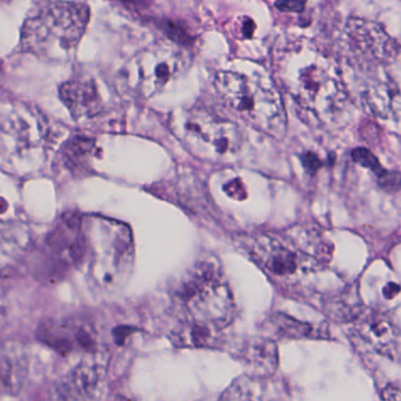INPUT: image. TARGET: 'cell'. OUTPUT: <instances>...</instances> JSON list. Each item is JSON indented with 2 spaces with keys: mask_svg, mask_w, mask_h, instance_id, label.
<instances>
[{
  "mask_svg": "<svg viewBox=\"0 0 401 401\" xmlns=\"http://www.w3.org/2000/svg\"><path fill=\"white\" fill-rule=\"evenodd\" d=\"M89 21L85 3L39 4L21 30L24 51L48 60H66L76 51Z\"/></svg>",
  "mask_w": 401,
  "mask_h": 401,
  "instance_id": "obj_4",
  "label": "cell"
},
{
  "mask_svg": "<svg viewBox=\"0 0 401 401\" xmlns=\"http://www.w3.org/2000/svg\"><path fill=\"white\" fill-rule=\"evenodd\" d=\"M4 318V305L3 302H1V299H0V322L3 320Z\"/></svg>",
  "mask_w": 401,
  "mask_h": 401,
  "instance_id": "obj_21",
  "label": "cell"
},
{
  "mask_svg": "<svg viewBox=\"0 0 401 401\" xmlns=\"http://www.w3.org/2000/svg\"><path fill=\"white\" fill-rule=\"evenodd\" d=\"M28 375V363L21 352L0 347V393L12 395L23 388Z\"/></svg>",
  "mask_w": 401,
  "mask_h": 401,
  "instance_id": "obj_15",
  "label": "cell"
},
{
  "mask_svg": "<svg viewBox=\"0 0 401 401\" xmlns=\"http://www.w3.org/2000/svg\"><path fill=\"white\" fill-rule=\"evenodd\" d=\"M38 339L58 353L69 354L75 351L96 348V338L86 326L75 322L50 320L39 327Z\"/></svg>",
  "mask_w": 401,
  "mask_h": 401,
  "instance_id": "obj_10",
  "label": "cell"
},
{
  "mask_svg": "<svg viewBox=\"0 0 401 401\" xmlns=\"http://www.w3.org/2000/svg\"><path fill=\"white\" fill-rule=\"evenodd\" d=\"M101 374L93 361H82L62 377L58 385L62 401H98Z\"/></svg>",
  "mask_w": 401,
  "mask_h": 401,
  "instance_id": "obj_12",
  "label": "cell"
},
{
  "mask_svg": "<svg viewBox=\"0 0 401 401\" xmlns=\"http://www.w3.org/2000/svg\"><path fill=\"white\" fill-rule=\"evenodd\" d=\"M59 93L71 116L78 121L94 117L103 109L101 97L92 80L75 79L65 82Z\"/></svg>",
  "mask_w": 401,
  "mask_h": 401,
  "instance_id": "obj_13",
  "label": "cell"
},
{
  "mask_svg": "<svg viewBox=\"0 0 401 401\" xmlns=\"http://www.w3.org/2000/svg\"><path fill=\"white\" fill-rule=\"evenodd\" d=\"M96 144L89 138L76 137L62 148V161L66 168L73 173L89 170L91 159L96 155Z\"/></svg>",
  "mask_w": 401,
  "mask_h": 401,
  "instance_id": "obj_17",
  "label": "cell"
},
{
  "mask_svg": "<svg viewBox=\"0 0 401 401\" xmlns=\"http://www.w3.org/2000/svg\"><path fill=\"white\" fill-rule=\"evenodd\" d=\"M354 322L358 336L375 352L388 357L398 356L399 331L388 317L374 311L361 312Z\"/></svg>",
  "mask_w": 401,
  "mask_h": 401,
  "instance_id": "obj_11",
  "label": "cell"
},
{
  "mask_svg": "<svg viewBox=\"0 0 401 401\" xmlns=\"http://www.w3.org/2000/svg\"><path fill=\"white\" fill-rule=\"evenodd\" d=\"M345 37L351 58L361 65H380L393 62L398 55V45L375 23L352 19Z\"/></svg>",
  "mask_w": 401,
  "mask_h": 401,
  "instance_id": "obj_9",
  "label": "cell"
},
{
  "mask_svg": "<svg viewBox=\"0 0 401 401\" xmlns=\"http://www.w3.org/2000/svg\"><path fill=\"white\" fill-rule=\"evenodd\" d=\"M189 64L182 48L171 41L148 46L127 62L123 79L127 91L141 99H148L160 92Z\"/></svg>",
  "mask_w": 401,
  "mask_h": 401,
  "instance_id": "obj_8",
  "label": "cell"
},
{
  "mask_svg": "<svg viewBox=\"0 0 401 401\" xmlns=\"http://www.w3.org/2000/svg\"><path fill=\"white\" fill-rule=\"evenodd\" d=\"M275 64L282 89L316 116L329 117L346 104V87L339 67L311 41L298 38L281 45Z\"/></svg>",
  "mask_w": 401,
  "mask_h": 401,
  "instance_id": "obj_1",
  "label": "cell"
},
{
  "mask_svg": "<svg viewBox=\"0 0 401 401\" xmlns=\"http://www.w3.org/2000/svg\"><path fill=\"white\" fill-rule=\"evenodd\" d=\"M172 299L184 329L207 336L225 329L236 317L234 295L213 261L197 263L177 285Z\"/></svg>",
  "mask_w": 401,
  "mask_h": 401,
  "instance_id": "obj_3",
  "label": "cell"
},
{
  "mask_svg": "<svg viewBox=\"0 0 401 401\" xmlns=\"http://www.w3.org/2000/svg\"><path fill=\"white\" fill-rule=\"evenodd\" d=\"M252 254L272 278L292 284L325 264L327 250L325 241L318 236L295 229L279 237H258L252 245Z\"/></svg>",
  "mask_w": 401,
  "mask_h": 401,
  "instance_id": "obj_6",
  "label": "cell"
},
{
  "mask_svg": "<svg viewBox=\"0 0 401 401\" xmlns=\"http://www.w3.org/2000/svg\"><path fill=\"white\" fill-rule=\"evenodd\" d=\"M220 401H282L264 379L239 378L226 391Z\"/></svg>",
  "mask_w": 401,
  "mask_h": 401,
  "instance_id": "obj_16",
  "label": "cell"
},
{
  "mask_svg": "<svg viewBox=\"0 0 401 401\" xmlns=\"http://www.w3.org/2000/svg\"><path fill=\"white\" fill-rule=\"evenodd\" d=\"M370 106L379 114H399V89L398 86L383 85L381 87L372 89L370 94Z\"/></svg>",
  "mask_w": 401,
  "mask_h": 401,
  "instance_id": "obj_19",
  "label": "cell"
},
{
  "mask_svg": "<svg viewBox=\"0 0 401 401\" xmlns=\"http://www.w3.org/2000/svg\"><path fill=\"white\" fill-rule=\"evenodd\" d=\"M266 327L268 332L275 333L279 338H307L313 333V329L309 324L282 314L268 318Z\"/></svg>",
  "mask_w": 401,
  "mask_h": 401,
  "instance_id": "obj_18",
  "label": "cell"
},
{
  "mask_svg": "<svg viewBox=\"0 0 401 401\" xmlns=\"http://www.w3.org/2000/svg\"><path fill=\"white\" fill-rule=\"evenodd\" d=\"M243 361L251 372L250 377L264 378L275 373L278 367V348L271 339L254 338L245 343L241 351Z\"/></svg>",
  "mask_w": 401,
  "mask_h": 401,
  "instance_id": "obj_14",
  "label": "cell"
},
{
  "mask_svg": "<svg viewBox=\"0 0 401 401\" xmlns=\"http://www.w3.org/2000/svg\"><path fill=\"white\" fill-rule=\"evenodd\" d=\"M220 99L256 130L275 138L284 136L287 118L280 94L246 75L223 71L214 78Z\"/></svg>",
  "mask_w": 401,
  "mask_h": 401,
  "instance_id": "obj_5",
  "label": "cell"
},
{
  "mask_svg": "<svg viewBox=\"0 0 401 401\" xmlns=\"http://www.w3.org/2000/svg\"><path fill=\"white\" fill-rule=\"evenodd\" d=\"M178 130L179 138L187 150L206 160L232 158L243 146V136L236 123L202 107H193L182 114Z\"/></svg>",
  "mask_w": 401,
  "mask_h": 401,
  "instance_id": "obj_7",
  "label": "cell"
},
{
  "mask_svg": "<svg viewBox=\"0 0 401 401\" xmlns=\"http://www.w3.org/2000/svg\"><path fill=\"white\" fill-rule=\"evenodd\" d=\"M381 397L384 401H400V390L398 385H388V388H384Z\"/></svg>",
  "mask_w": 401,
  "mask_h": 401,
  "instance_id": "obj_20",
  "label": "cell"
},
{
  "mask_svg": "<svg viewBox=\"0 0 401 401\" xmlns=\"http://www.w3.org/2000/svg\"><path fill=\"white\" fill-rule=\"evenodd\" d=\"M73 260L85 266L100 287H114L130 271L133 237L126 224L106 216H77Z\"/></svg>",
  "mask_w": 401,
  "mask_h": 401,
  "instance_id": "obj_2",
  "label": "cell"
}]
</instances>
